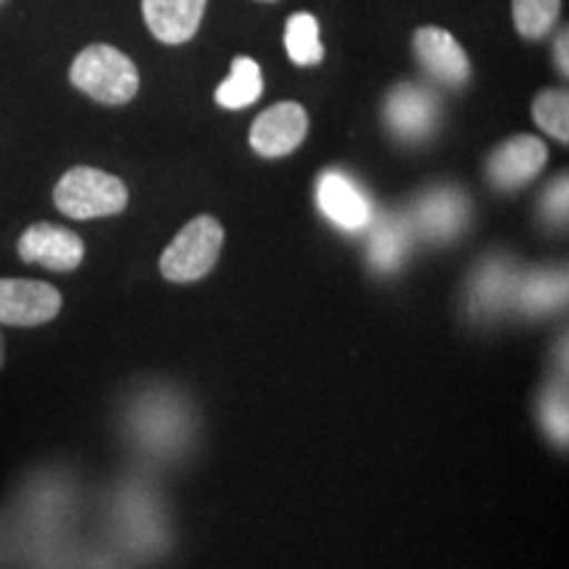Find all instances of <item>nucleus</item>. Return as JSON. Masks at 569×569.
<instances>
[{
    "instance_id": "obj_19",
    "label": "nucleus",
    "mask_w": 569,
    "mask_h": 569,
    "mask_svg": "<svg viewBox=\"0 0 569 569\" xmlns=\"http://www.w3.org/2000/svg\"><path fill=\"white\" fill-rule=\"evenodd\" d=\"M543 422H546V427H549L551 436L565 443V440H567V398H565V390H561V393H553L549 401H546Z\"/></svg>"
},
{
    "instance_id": "obj_20",
    "label": "nucleus",
    "mask_w": 569,
    "mask_h": 569,
    "mask_svg": "<svg viewBox=\"0 0 569 569\" xmlns=\"http://www.w3.org/2000/svg\"><path fill=\"white\" fill-rule=\"evenodd\" d=\"M543 211L549 213L551 219H557V222L559 219L565 222V217H567V177H559V180L551 184L549 193H546Z\"/></svg>"
},
{
    "instance_id": "obj_23",
    "label": "nucleus",
    "mask_w": 569,
    "mask_h": 569,
    "mask_svg": "<svg viewBox=\"0 0 569 569\" xmlns=\"http://www.w3.org/2000/svg\"><path fill=\"white\" fill-rule=\"evenodd\" d=\"M264 3H274V0H264Z\"/></svg>"
},
{
    "instance_id": "obj_9",
    "label": "nucleus",
    "mask_w": 569,
    "mask_h": 569,
    "mask_svg": "<svg viewBox=\"0 0 569 569\" xmlns=\"http://www.w3.org/2000/svg\"><path fill=\"white\" fill-rule=\"evenodd\" d=\"M438 117V103L430 92L417 84H398L388 96L386 119L398 138L419 140L432 132Z\"/></svg>"
},
{
    "instance_id": "obj_5",
    "label": "nucleus",
    "mask_w": 569,
    "mask_h": 569,
    "mask_svg": "<svg viewBox=\"0 0 569 569\" xmlns=\"http://www.w3.org/2000/svg\"><path fill=\"white\" fill-rule=\"evenodd\" d=\"M19 259L27 264H40L51 272H74L84 259V243L77 232L61 224H30L19 238Z\"/></svg>"
},
{
    "instance_id": "obj_4",
    "label": "nucleus",
    "mask_w": 569,
    "mask_h": 569,
    "mask_svg": "<svg viewBox=\"0 0 569 569\" xmlns=\"http://www.w3.org/2000/svg\"><path fill=\"white\" fill-rule=\"evenodd\" d=\"M59 288L27 277H0V325L40 327L59 317Z\"/></svg>"
},
{
    "instance_id": "obj_11",
    "label": "nucleus",
    "mask_w": 569,
    "mask_h": 569,
    "mask_svg": "<svg viewBox=\"0 0 569 569\" xmlns=\"http://www.w3.org/2000/svg\"><path fill=\"white\" fill-rule=\"evenodd\" d=\"M319 206L327 217L346 230H361L369 224V203L359 188L343 174L327 172L319 180Z\"/></svg>"
},
{
    "instance_id": "obj_2",
    "label": "nucleus",
    "mask_w": 569,
    "mask_h": 569,
    "mask_svg": "<svg viewBox=\"0 0 569 569\" xmlns=\"http://www.w3.org/2000/svg\"><path fill=\"white\" fill-rule=\"evenodd\" d=\"M130 201L127 184L117 174L96 167H74L56 182L53 203L69 219H101L122 213Z\"/></svg>"
},
{
    "instance_id": "obj_22",
    "label": "nucleus",
    "mask_w": 569,
    "mask_h": 569,
    "mask_svg": "<svg viewBox=\"0 0 569 569\" xmlns=\"http://www.w3.org/2000/svg\"><path fill=\"white\" fill-rule=\"evenodd\" d=\"M3 365H6V338L3 332H0V369H3Z\"/></svg>"
},
{
    "instance_id": "obj_17",
    "label": "nucleus",
    "mask_w": 569,
    "mask_h": 569,
    "mask_svg": "<svg viewBox=\"0 0 569 569\" xmlns=\"http://www.w3.org/2000/svg\"><path fill=\"white\" fill-rule=\"evenodd\" d=\"M403 251H407V238H403L401 227L388 222L375 232L369 259L377 269H393L403 259Z\"/></svg>"
},
{
    "instance_id": "obj_13",
    "label": "nucleus",
    "mask_w": 569,
    "mask_h": 569,
    "mask_svg": "<svg viewBox=\"0 0 569 569\" xmlns=\"http://www.w3.org/2000/svg\"><path fill=\"white\" fill-rule=\"evenodd\" d=\"M284 51L298 67H317L325 59L319 21L311 13H293L284 27Z\"/></svg>"
},
{
    "instance_id": "obj_12",
    "label": "nucleus",
    "mask_w": 569,
    "mask_h": 569,
    "mask_svg": "<svg viewBox=\"0 0 569 569\" xmlns=\"http://www.w3.org/2000/svg\"><path fill=\"white\" fill-rule=\"evenodd\" d=\"M261 92H264V80H261L259 63L248 59V56H238V59L232 61L230 77L219 84L213 98H217V103L222 106V109L238 111L259 101Z\"/></svg>"
},
{
    "instance_id": "obj_1",
    "label": "nucleus",
    "mask_w": 569,
    "mask_h": 569,
    "mask_svg": "<svg viewBox=\"0 0 569 569\" xmlns=\"http://www.w3.org/2000/svg\"><path fill=\"white\" fill-rule=\"evenodd\" d=\"M69 80L77 90L103 106L130 103L140 90L138 67L119 48L96 42L71 61Z\"/></svg>"
},
{
    "instance_id": "obj_16",
    "label": "nucleus",
    "mask_w": 569,
    "mask_h": 569,
    "mask_svg": "<svg viewBox=\"0 0 569 569\" xmlns=\"http://www.w3.org/2000/svg\"><path fill=\"white\" fill-rule=\"evenodd\" d=\"M532 119L559 142H569V96L567 90H543L532 101Z\"/></svg>"
},
{
    "instance_id": "obj_14",
    "label": "nucleus",
    "mask_w": 569,
    "mask_h": 569,
    "mask_svg": "<svg viewBox=\"0 0 569 569\" xmlns=\"http://www.w3.org/2000/svg\"><path fill=\"white\" fill-rule=\"evenodd\" d=\"M467 206L459 193H432L427 196L419 206V219H422L425 230L436 238H448L459 230L465 222Z\"/></svg>"
},
{
    "instance_id": "obj_3",
    "label": "nucleus",
    "mask_w": 569,
    "mask_h": 569,
    "mask_svg": "<svg viewBox=\"0 0 569 569\" xmlns=\"http://www.w3.org/2000/svg\"><path fill=\"white\" fill-rule=\"evenodd\" d=\"M224 246V230L211 213H201L174 234L172 243L161 253L159 269L169 282L203 280L217 264Z\"/></svg>"
},
{
    "instance_id": "obj_21",
    "label": "nucleus",
    "mask_w": 569,
    "mask_h": 569,
    "mask_svg": "<svg viewBox=\"0 0 569 569\" xmlns=\"http://www.w3.org/2000/svg\"><path fill=\"white\" fill-rule=\"evenodd\" d=\"M567 48H569V42H567V32H561V34H559V40H557V46H553V56H557V69L561 71V74H567V71H569Z\"/></svg>"
},
{
    "instance_id": "obj_24",
    "label": "nucleus",
    "mask_w": 569,
    "mask_h": 569,
    "mask_svg": "<svg viewBox=\"0 0 569 569\" xmlns=\"http://www.w3.org/2000/svg\"><path fill=\"white\" fill-rule=\"evenodd\" d=\"M0 3H3V0H0Z\"/></svg>"
},
{
    "instance_id": "obj_6",
    "label": "nucleus",
    "mask_w": 569,
    "mask_h": 569,
    "mask_svg": "<svg viewBox=\"0 0 569 569\" xmlns=\"http://www.w3.org/2000/svg\"><path fill=\"white\" fill-rule=\"evenodd\" d=\"M309 132V113L301 103L282 101L269 106L251 127V148L264 159L293 153Z\"/></svg>"
},
{
    "instance_id": "obj_18",
    "label": "nucleus",
    "mask_w": 569,
    "mask_h": 569,
    "mask_svg": "<svg viewBox=\"0 0 569 569\" xmlns=\"http://www.w3.org/2000/svg\"><path fill=\"white\" fill-rule=\"evenodd\" d=\"M559 298H565V280L559 277H532L528 282V293H525V303L530 309H551L559 303Z\"/></svg>"
},
{
    "instance_id": "obj_10",
    "label": "nucleus",
    "mask_w": 569,
    "mask_h": 569,
    "mask_svg": "<svg viewBox=\"0 0 569 569\" xmlns=\"http://www.w3.org/2000/svg\"><path fill=\"white\" fill-rule=\"evenodd\" d=\"M206 0H142V17L151 34L167 46H182L201 27Z\"/></svg>"
},
{
    "instance_id": "obj_8",
    "label": "nucleus",
    "mask_w": 569,
    "mask_h": 569,
    "mask_svg": "<svg viewBox=\"0 0 569 569\" xmlns=\"http://www.w3.org/2000/svg\"><path fill=\"white\" fill-rule=\"evenodd\" d=\"M415 53L427 74L448 88H465L472 77L467 51L443 27H419L415 32Z\"/></svg>"
},
{
    "instance_id": "obj_15",
    "label": "nucleus",
    "mask_w": 569,
    "mask_h": 569,
    "mask_svg": "<svg viewBox=\"0 0 569 569\" xmlns=\"http://www.w3.org/2000/svg\"><path fill=\"white\" fill-rule=\"evenodd\" d=\"M561 11V0H511V17L522 38L540 40L551 32Z\"/></svg>"
},
{
    "instance_id": "obj_7",
    "label": "nucleus",
    "mask_w": 569,
    "mask_h": 569,
    "mask_svg": "<svg viewBox=\"0 0 569 569\" xmlns=\"http://www.w3.org/2000/svg\"><path fill=\"white\" fill-rule=\"evenodd\" d=\"M549 148L536 134H517L496 148L488 159V180L498 190H517L540 174Z\"/></svg>"
}]
</instances>
